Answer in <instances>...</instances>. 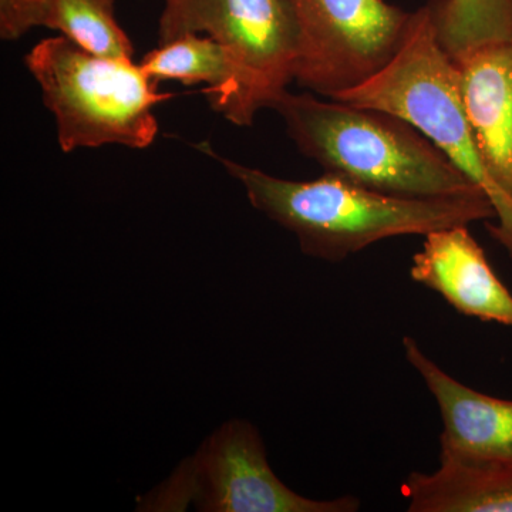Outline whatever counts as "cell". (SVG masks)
<instances>
[{
    "label": "cell",
    "instance_id": "277c9868",
    "mask_svg": "<svg viewBox=\"0 0 512 512\" xmlns=\"http://www.w3.org/2000/svg\"><path fill=\"white\" fill-rule=\"evenodd\" d=\"M192 33L217 40L234 63L239 127L252 126L295 82L301 28L292 0H164L160 45Z\"/></svg>",
    "mask_w": 512,
    "mask_h": 512
},
{
    "label": "cell",
    "instance_id": "52a82bcc",
    "mask_svg": "<svg viewBox=\"0 0 512 512\" xmlns=\"http://www.w3.org/2000/svg\"><path fill=\"white\" fill-rule=\"evenodd\" d=\"M468 123L497 192L488 232L512 256V43H491L454 57Z\"/></svg>",
    "mask_w": 512,
    "mask_h": 512
},
{
    "label": "cell",
    "instance_id": "3957f363",
    "mask_svg": "<svg viewBox=\"0 0 512 512\" xmlns=\"http://www.w3.org/2000/svg\"><path fill=\"white\" fill-rule=\"evenodd\" d=\"M25 62L64 153L106 144L144 150L156 141L154 109L174 94L158 92L140 64L93 55L64 36L37 43Z\"/></svg>",
    "mask_w": 512,
    "mask_h": 512
},
{
    "label": "cell",
    "instance_id": "5b68a950",
    "mask_svg": "<svg viewBox=\"0 0 512 512\" xmlns=\"http://www.w3.org/2000/svg\"><path fill=\"white\" fill-rule=\"evenodd\" d=\"M205 512H356L353 495L312 500L279 480L259 431L247 420H229L202 443L163 485L147 495L143 510Z\"/></svg>",
    "mask_w": 512,
    "mask_h": 512
},
{
    "label": "cell",
    "instance_id": "6da1fadb",
    "mask_svg": "<svg viewBox=\"0 0 512 512\" xmlns=\"http://www.w3.org/2000/svg\"><path fill=\"white\" fill-rule=\"evenodd\" d=\"M198 148L224 165L255 210L295 235L303 254L322 261H345L387 238L426 237L439 229L495 220L485 194L399 197L330 173L312 181H289L218 156L208 144Z\"/></svg>",
    "mask_w": 512,
    "mask_h": 512
},
{
    "label": "cell",
    "instance_id": "8992f818",
    "mask_svg": "<svg viewBox=\"0 0 512 512\" xmlns=\"http://www.w3.org/2000/svg\"><path fill=\"white\" fill-rule=\"evenodd\" d=\"M301 28L295 82L333 97L382 70L399 50L412 12L386 0H292Z\"/></svg>",
    "mask_w": 512,
    "mask_h": 512
},
{
    "label": "cell",
    "instance_id": "7a4b0ae2",
    "mask_svg": "<svg viewBox=\"0 0 512 512\" xmlns=\"http://www.w3.org/2000/svg\"><path fill=\"white\" fill-rule=\"evenodd\" d=\"M272 110L325 173L407 198L485 194L409 121L387 110L286 90Z\"/></svg>",
    "mask_w": 512,
    "mask_h": 512
},
{
    "label": "cell",
    "instance_id": "ba28073f",
    "mask_svg": "<svg viewBox=\"0 0 512 512\" xmlns=\"http://www.w3.org/2000/svg\"><path fill=\"white\" fill-rule=\"evenodd\" d=\"M410 276L443 296L461 315L512 328V295L498 279L468 225L439 229L424 237Z\"/></svg>",
    "mask_w": 512,
    "mask_h": 512
},
{
    "label": "cell",
    "instance_id": "30bf717a",
    "mask_svg": "<svg viewBox=\"0 0 512 512\" xmlns=\"http://www.w3.org/2000/svg\"><path fill=\"white\" fill-rule=\"evenodd\" d=\"M403 494L409 512H512V458L440 453V467L410 474Z\"/></svg>",
    "mask_w": 512,
    "mask_h": 512
},
{
    "label": "cell",
    "instance_id": "8fae6325",
    "mask_svg": "<svg viewBox=\"0 0 512 512\" xmlns=\"http://www.w3.org/2000/svg\"><path fill=\"white\" fill-rule=\"evenodd\" d=\"M138 64L157 83L178 80L185 86L207 84L202 93L210 100L212 109L238 126L241 109L238 73L227 50L217 40L194 33L180 36L161 43Z\"/></svg>",
    "mask_w": 512,
    "mask_h": 512
},
{
    "label": "cell",
    "instance_id": "4fadbf2b",
    "mask_svg": "<svg viewBox=\"0 0 512 512\" xmlns=\"http://www.w3.org/2000/svg\"><path fill=\"white\" fill-rule=\"evenodd\" d=\"M441 46L451 57L512 43V0H430Z\"/></svg>",
    "mask_w": 512,
    "mask_h": 512
},
{
    "label": "cell",
    "instance_id": "7c38bea8",
    "mask_svg": "<svg viewBox=\"0 0 512 512\" xmlns=\"http://www.w3.org/2000/svg\"><path fill=\"white\" fill-rule=\"evenodd\" d=\"M40 26L57 30L93 55L133 60V43L117 22L113 0H46Z\"/></svg>",
    "mask_w": 512,
    "mask_h": 512
},
{
    "label": "cell",
    "instance_id": "5bb4252c",
    "mask_svg": "<svg viewBox=\"0 0 512 512\" xmlns=\"http://www.w3.org/2000/svg\"><path fill=\"white\" fill-rule=\"evenodd\" d=\"M46 0H0V36L18 40L40 26Z\"/></svg>",
    "mask_w": 512,
    "mask_h": 512
},
{
    "label": "cell",
    "instance_id": "9c48e42d",
    "mask_svg": "<svg viewBox=\"0 0 512 512\" xmlns=\"http://www.w3.org/2000/svg\"><path fill=\"white\" fill-rule=\"evenodd\" d=\"M404 356L439 406L440 453L473 458H512V400L470 389L437 366L416 340L404 336Z\"/></svg>",
    "mask_w": 512,
    "mask_h": 512
}]
</instances>
